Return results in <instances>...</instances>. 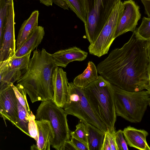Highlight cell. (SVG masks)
Here are the masks:
<instances>
[{
	"mask_svg": "<svg viewBox=\"0 0 150 150\" xmlns=\"http://www.w3.org/2000/svg\"><path fill=\"white\" fill-rule=\"evenodd\" d=\"M28 131L30 137L33 138L37 142L38 134L37 124L35 121V116L32 111L29 119Z\"/></svg>",
	"mask_w": 150,
	"mask_h": 150,
	"instance_id": "26",
	"label": "cell"
},
{
	"mask_svg": "<svg viewBox=\"0 0 150 150\" xmlns=\"http://www.w3.org/2000/svg\"><path fill=\"white\" fill-rule=\"evenodd\" d=\"M112 87L117 116H120L131 122H141L150 102L149 91H129L113 85Z\"/></svg>",
	"mask_w": 150,
	"mask_h": 150,
	"instance_id": "4",
	"label": "cell"
},
{
	"mask_svg": "<svg viewBox=\"0 0 150 150\" xmlns=\"http://www.w3.org/2000/svg\"><path fill=\"white\" fill-rule=\"evenodd\" d=\"M18 117L14 125L25 134L30 137L28 131L29 115L20 104L18 100Z\"/></svg>",
	"mask_w": 150,
	"mask_h": 150,
	"instance_id": "21",
	"label": "cell"
},
{
	"mask_svg": "<svg viewBox=\"0 0 150 150\" xmlns=\"http://www.w3.org/2000/svg\"><path fill=\"white\" fill-rule=\"evenodd\" d=\"M67 115L76 117L84 123H88L105 133L108 128L93 109L85 94L84 88L69 83L68 95L63 107Z\"/></svg>",
	"mask_w": 150,
	"mask_h": 150,
	"instance_id": "5",
	"label": "cell"
},
{
	"mask_svg": "<svg viewBox=\"0 0 150 150\" xmlns=\"http://www.w3.org/2000/svg\"><path fill=\"white\" fill-rule=\"evenodd\" d=\"M31 52L21 57H12L0 62V93L12 86L27 70Z\"/></svg>",
	"mask_w": 150,
	"mask_h": 150,
	"instance_id": "9",
	"label": "cell"
},
{
	"mask_svg": "<svg viewBox=\"0 0 150 150\" xmlns=\"http://www.w3.org/2000/svg\"><path fill=\"white\" fill-rule=\"evenodd\" d=\"M101 150H111L109 141L106 132L105 133Z\"/></svg>",
	"mask_w": 150,
	"mask_h": 150,
	"instance_id": "31",
	"label": "cell"
},
{
	"mask_svg": "<svg viewBox=\"0 0 150 150\" xmlns=\"http://www.w3.org/2000/svg\"><path fill=\"white\" fill-rule=\"evenodd\" d=\"M116 140L118 150H128L127 143L124 138L123 131L120 129L116 132Z\"/></svg>",
	"mask_w": 150,
	"mask_h": 150,
	"instance_id": "27",
	"label": "cell"
},
{
	"mask_svg": "<svg viewBox=\"0 0 150 150\" xmlns=\"http://www.w3.org/2000/svg\"><path fill=\"white\" fill-rule=\"evenodd\" d=\"M146 41L140 39L134 31L127 42L121 48L112 50L98 64V73L124 90L149 91Z\"/></svg>",
	"mask_w": 150,
	"mask_h": 150,
	"instance_id": "1",
	"label": "cell"
},
{
	"mask_svg": "<svg viewBox=\"0 0 150 150\" xmlns=\"http://www.w3.org/2000/svg\"><path fill=\"white\" fill-rule=\"evenodd\" d=\"M40 2L47 6H52L53 2L52 0H39Z\"/></svg>",
	"mask_w": 150,
	"mask_h": 150,
	"instance_id": "34",
	"label": "cell"
},
{
	"mask_svg": "<svg viewBox=\"0 0 150 150\" xmlns=\"http://www.w3.org/2000/svg\"><path fill=\"white\" fill-rule=\"evenodd\" d=\"M149 94H150V92H149ZM149 105L150 106V102L149 103Z\"/></svg>",
	"mask_w": 150,
	"mask_h": 150,
	"instance_id": "38",
	"label": "cell"
},
{
	"mask_svg": "<svg viewBox=\"0 0 150 150\" xmlns=\"http://www.w3.org/2000/svg\"><path fill=\"white\" fill-rule=\"evenodd\" d=\"M146 48L149 60H150V39L146 41Z\"/></svg>",
	"mask_w": 150,
	"mask_h": 150,
	"instance_id": "35",
	"label": "cell"
},
{
	"mask_svg": "<svg viewBox=\"0 0 150 150\" xmlns=\"http://www.w3.org/2000/svg\"><path fill=\"white\" fill-rule=\"evenodd\" d=\"M12 87L19 102L27 113L30 115L31 111L27 99V93L25 90L21 86L17 84L16 86L13 84Z\"/></svg>",
	"mask_w": 150,
	"mask_h": 150,
	"instance_id": "23",
	"label": "cell"
},
{
	"mask_svg": "<svg viewBox=\"0 0 150 150\" xmlns=\"http://www.w3.org/2000/svg\"><path fill=\"white\" fill-rule=\"evenodd\" d=\"M38 11H33L29 18L22 24L19 31L16 43L17 49H19L33 31L38 26Z\"/></svg>",
	"mask_w": 150,
	"mask_h": 150,
	"instance_id": "18",
	"label": "cell"
},
{
	"mask_svg": "<svg viewBox=\"0 0 150 150\" xmlns=\"http://www.w3.org/2000/svg\"><path fill=\"white\" fill-rule=\"evenodd\" d=\"M123 2L120 1L115 8L96 41L88 47L90 54L98 57L108 54L115 39V32L124 9Z\"/></svg>",
	"mask_w": 150,
	"mask_h": 150,
	"instance_id": "8",
	"label": "cell"
},
{
	"mask_svg": "<svg viewBox=\"0 0 150 150\" xmlns=\"http://www.w3.org/2000/svg\"><path fill=\"white\" fill-rule=\"evenodd\" d=\"M67 115L63 108L57 106L52 100L42 101L36 111V120L50 122L55 135L51 145L57 150H62L65 142L70 140Z\"/></svg>",
	"mask_w": 150,
	"mask_h": 150,
	"instance_id": "6",
	"label": "cell"
},
{
	"mask_svg": "<svg viewBox=\"0 0 150 150\" xmlns=\"http://www.w3.org/2000/svg\"><path fill=\"white\" fill-rule=\"evenodd\" d=\"M7 5L8 0H0V46L4 34Z\"/></svg>",
	"mask_w": 150,
	"mask_h": 150,
	"instance_id": "25",
	"label": "cell"
},
{
	"mask_svg": "<svg viewBox=\"0 0 150 150\" xmlns=\"http://www.w3.org/2000/svg\"><path fill=\"white\" fill-rule=\"evenodd\" d=\"M86 96L94 112L108 128L115 129L116 120L112 85L101 76L84 88Z\"/></svg>",
	"mask_w": 150,
	"mask_h": 150,
	"instance_id": "3",
	"label": "cell"
},
{
	"mask_svg": "<svg viewBox=\"0 0 150 150\" xmlns=\"http://www.w3.org/2000/svg\"><path fill=\"white\" fill-rule=\"evenodd\" d=\"M45 35L43 27L38 26L33 31L21 47L16 49L12 57H22L37 48L42 42Z\"/></svg>",
	"mask_w": 150,
	"mask_h": 150,
	"instance_id": "17",
	"label": "cell"
},
{
	"mask_svg": "<svg viewBox=\"0 0 150 150\" xmlns=\"http://www.w3.org/2000/svg\"><path fill=\"white\" fill-rule=\"evenodd\" d=\"M72 3L86 4V0H70Z\"/></svg>",
	"mask_w": 150,
	"mask_h": 150,
	"instance_id": "36",
	"label": "cell"
},
{
	"mask_svg": "<svg viewBox=\"0 0 150 150\" xmlns=\"http://www.w3.org/2000/svg\"><path fill=\"white\" fill-rule=\"evenodd\" d=\"M97 67L91 61H89L83 72L76 77L73 83L76 86L84 88L98 78Z\"/></svg>",
	"mask_w": 150,
	"mask_h": 150,
	"instance_id": "20",
	"label": "cell"
},
{
	"mask_svg": "<svg viewBox=\"0 0 150 150\" xmlns=\"http://www.w3.org/2000/svg\"><path fill=\"white\" fill-rule=\"evenodd\" d=\"M87 52L76 46L59 50L52 54L56 67L65 68L70 62L82 61L87 57Z\"/></svg>",
	"mask_w": 150,
	"mask_h": 150,
	"instance_id": "15",
	"label": "cell"
},
{
	"mask_svg": "<svg viewBox=\"0 0 150 150\" xmlns=\"http://www.w3.org/2000/svg\"><path fill=\"white\" fill-rule=\"evenodd\" d=\"M148 75L149 80V85L150 88V60H149L148 66ZM149 92H150V91Z\"/></svg>",
	"mask_w": 150,
	"mask_h": 150,
	"instance_id": "37",
	"label": "cell"
},
{
	"mask_svg": "<svg viewBox=\"0 0 150 150\" xmlns=\"http://www.w3.org/2000/svg\"><path fill=\"white\" fill-rule=\"evenodd\" d=\"M0 114L5 122L15 125L18 117L17 99L12 86L0 93Z\"/></svg>",
	"mask_w": 150,
	"mask_h": 150,
	"instance_id": "12",
	"label": "cell"
},
{
	"mask_svg": "<svg viewBox=\"0 0 150 150\" xmlns=\"http://www.w3.org/2000/svg\"><path fill=\"white\" fill-rule=\"evenodd\" d=\"M52 80L54 94L53 101L57 106L63 108L68 95L69 83L66 72L62 68L56 67Z\"/></svg>",
	"mask_w": 150,
	"mask_h": 150,
	"instance_id": "13",
	"label": "cell"
},
{
	"mask_svg": "<svg viewBox=\"0 0 150 150\" xmlns=\"http://www.w3.org/2000/svg\"><path fill=\"white\" fill-rule=\"evenodd\" d=\"M115 129H108L106 132L110 144L111 150H118L116 140Z\"/></svg>",
	"mask_w": 150,
	"mask_h": 150,
	"instance_id": "28",
	"label": "cell"
},
{
	"mask_svg": "<svg viewBox=\"0 0 150 150\" xmlns=\"http://www.w3.org/2000/svg\"><path fill=\"white\" fill-rule=\"evenodd\" d=\"M89 150H101L105 133L88 123H85Z\"/></svg>",
	"mask_w": 150,
	"mask_h": 150,
	"instance_id": "19",
	"label": "cell"
},
{
	"mask_svg": "<svg viewBox=\"0 0 150 150\" xmlns=\"http://www.w3.org/2000/svg\"><path fill=\"white\" fill-rule=\"evenodd\" d=\"M70 139L76 150H89L88 147L81 141L72 137Z\"/></svg>",
	"mask_w": 150,
	"mask_h": 150,
	"instance_id": "29",
	"label": "cell"
},
{
	"mask_svg": "<svg viewBox=\"0 0 150 150\" xmlns=\"http://www.w3.org/2000/svg\"><path fill=\"white\" fill-rule=\"evenodd\" d=\"M140 39L147 41L150 39V18L143 17L141 24L135 31Z\"/></svg>",
	"mask_w": 150,
	"mask_h": 150,
	"instance_id": "22",
	"label": "cell"
},
{
	"mask_svg": "<svg viewBox=\"0 0 150 150\" xmlns=\"http://www.w3.org/2000/svg\"><path fill=\"white\" fill-rule=\"evenodd\" d=\"M141 0L144 6L146 14L150 18V0Z\"/></svg>",
	"mask_w": 150,
	"mask_h": 150,
	"instance_id": "32",
	"label": "cell"
},
{
	"mask_svg": "<svg viewBox=\"0 0 150 150\" xmlns=\"http://www.w3.org/2000/svg\"><path fill=\"white\" fill-rule=\"evenodd\" d=\"M53 3L64 10H68L69 7L64 0H52Z\"/></svg>",
	"mask_w": 150,
	"mask_h": 150,
	"instance_id": "30",
	"label": "cell"
},
{
	"mask_svg": "<svg viewBox=\"0 0 150 150\" xmlns=\"http://www.w3.org/2000/svg\"><path fill=\"white\" fill-rule=\"evenodd\" d=\"M56 67L52 54L45 49L33 51L27 70L16 82L28 95L32 103L53 100L52 79Z\"/></svg>",
	"mask_w": 150,
	"mask_h": 150,
	"instance_id": "2",
	"label": "cell"
},
{
	"mask_svg": "<svg viewBox=\"0 0 150 150\" xmlns=\"http://www.w3.org/2000/svg\"><path fill=\"white\" fill-rule=\"evenodd\" d=\"M123 3L124 9L115 32V39L127 32L136 31L141 18L139 6L134 1L126 0Z\"/></svg>",
	"mask_w": 150,
	"mask_h": 150,
	"instance_id": "11",
	"label": "cell"
},
{
	"mask_svg": "<svg viewBox=\"0 0 150 150\" xmlns=\"http://www.w3.org/2000/svg\"><path fill=\"white\" fill-rule=\"evenodd\" d=\"M123 131L125 139L129 146L140 150H150L146 140L149 134L146 131L130 126L125 128Z\"/></svg>",
	"mask_w": 150,
	"mask_h": 150,
	"instance_id": "16",
	"label": "cell"
},
{
	"mask_svg": "<svg viewBox=\"0 0 150 150\" xmlns=\"http://www.w3.org/2000/svg\"><path fill=\"white\" fill-rule=\"evenodd\" d=\"M121 0H86V17L84 24L90 43L97 40L117 4Z\"/></svg>",
	"mask_w": 150,
	"mask_h": 150,
	"instance_id": "7",
	"label": "cell"
},
{
	"mask_svg": "<svg viewBox=\"0 0 150 150\" xmlns=\"http://www.w3.org/2000/svg\"><path fill=\"white\" fill-rule=\"evenodd\" d=\"M38 138L36 144L30 147L31 150H50L54 137L53 128L50 121L45 120H37Z\"/></svg>",
	"mask_w": 150,
	"mask_h": 150,
	"instance_id": "14",
	"label": "cell"
},
{
	"mask_svg": "<svg viewBox=\"0 0 150 150\" xmlns=\"http://www.w3.org/2000/svg\"><path fill=\"white\" fill-rule=\"evenodd\" d=\"M76 127L74 131L70 132V136L81 141L88 147L85 124L80 121Z\"/></svg>",
	"mask_w": 150,
	"mask_h": 150,
	"instance_id": "24",
	"label": "cell"
},
{
	"mask_svg": "<svg viewBox=\"0 0 150 150\" xmlns=\"http://www.w3.org/2000/svg\"><path fill=\"white\" fill-rule=\"evenodd\" d=\"M15 15L14 1L8 0L4 34L0 46V62L11 58L16 51Z\"/></svg>",
	"mask_w": 150,
	"mask_h": 150,
	"instance_id": "10",
	"label": "cell"
},
{
	"mask_svg": "<svg viewBox=\"0 0 150 150\" xmlns=\"http://www.w3.org/2000/svg\"><path fill=\"white\" fill-rule=\"evenodd\" d=\"M76 150L75 147L70 140L65 142L62 147V150Z\"/></svg>",
	"mask_w": 150,
	"mask_h": 150,
	"instance_id": "33",
	"label": "cell"
}]
</instances>
